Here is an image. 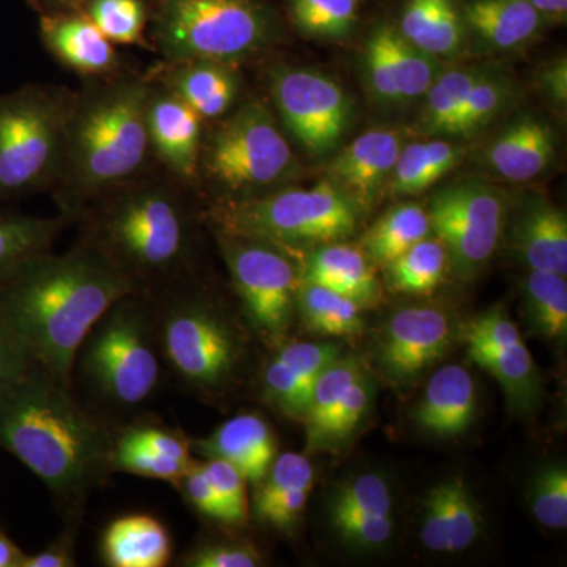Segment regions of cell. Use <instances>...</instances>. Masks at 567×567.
Wrapping results in <instances>:
<instances>
[{"label":"cell","instance_id":"cell-1","mask_svg":"<svg viewBox=\"0 0 567 567\" xmlns=\"http://www.w3.org/2000/svg\"><path fill=\"white\" fill-rule=\"evenodd\" d=\"M115 427L92 412L73 386L33 364L0 395V446L28 466L65 518L112 475Z\"/></svg>","mask_w":567,"mask_h":567},{"label":"cell","instance_id":"cell-2","mask_svg":"<svg viewBox=\"0 0 567 567\" xmlns=\"http://www.w3.org/2000/svg\"><path fill=\"white\" fill-rule=\"evenodd\" d=\"M132 282L95 246L29 257L0 282V316L33 363L73 386L74 357L100 317Z\"/></svg>","mask_w":567,"mask_h":567},{"label":"cell","instance_id":"cell-3","mask_svg":"<svg viewBox=\"0 0 567 567\" xmlns=\"http://www.w3.org/2000/svg\"><path fill=\"white\" fill-rule=\"evenodd\" d=\"M152 87L125 80L91 89L71 103L59 177L65 210L117 188L147 158V104Z\"/></svg>","mask_w":567,"mask_h":567},{"label":"cell","instance_id":"cell-4","mask_svg":"<svg viewBox=\"0 0 567 567\" xmlns=\"http://www.w3.org/2000/svg\"><path fill=\"white\" fill-rule=\"evenodd\" d=\"M87 244L115 265L136 293L156 298L189 262L192 223L173 193L144 186L115 197L96 215Z\"/></svg>","mask_w":567,"mask_h":567},{"label":"cell","instance_id":"cell-5","mask_svg":"<svg viewBox=\"0 0 567 567\" xmlns=\"http://www.w3.org/2000/svg\"><path fill=\"white\" fill-rule=\"evenodd\" d=\"M163 372L153 298L128 293L115 301L85 336L74 357L71 383L92 399V412H130L155 394Z\"/></svg>","mask_w":567,"mask_h":567},{"label":"cell","instance_id":"cell-6","mask_svg":"<svg viewBox=\"0 0 567 567\" xmlns=\"http://www.w3.org/2000/svg\"><path fill=\"white\" fill-rule=\"evenodd\" d=\"M153 301L164 368L193 394L218 399L237 382L244 365L240 328L194 290L174 286Z\"/></svg>","mask_w":567,"mask_h":567},{"label":"cell","instance_id":"cell-7","mask_svg":"<svg viewBox=\"0 0 567 567\" xmlns=\"http://www.w3.org/2000/svg\"><path fill=\"white\" fill-rule=\"evenodd\" d=\"M70 110L69 100L39 85L0 95V203L59 177Z\"/></svg>","mask_w":567,"mask_h":567},{"label":"cell","instance_id":"cell-8","mask_svg":"<svg viewBox=\"0 0 567 567\" xmlns=\"http://www.w3.org/2000/svg\"><path fill=\"white\" fill-rule=\"evenodd\" d=\"M155 35L171 63H229L265 47L271 24L254 0H158Z\"/></svg>","mask_w":567,"mask_h":567},{"label":"cell","instance_id":"cell-9","mask_svg":"<svg viewBox=\"0 0 567 567\" xmlns=\"http://www.w3.org/2000/svg\"><path fill=\"white\" fill-rule=\"evenodd\" d=\"M219 230L262 238L278 246L328 245L357 227V207L334 183L284 189L233 204L216 215Z\"/></svg>","mask_w":567,"mask_h":567},{"label":"cell","instance_id":"cell-10","mask_svg":"<svg viewBox=\"0 0 567 567\" xmlns=\"http://www.w3.org/2000/svg\"><path fill=\"white\" fill-rule=\"evenodd\" d=\"M219 246L245 315L268 342L281 344L292 324L300 286L297 270L278 245L219 230Z\"/></svg>","mask_w":567,"mask_h":567},{"label":"cell","instance_id":"cell-11","mask_svg":"<svg viewBox=\"0 0 567 567\" xmlns=\"http://www.w3.org/2000/svg\"><path fill=\"white\" fill-rule=\"evenodd\" d=\"M204 166L229 192L268 188L292 171L293 153L271 112L251 102L213 136Z\"/></svg>","mask_w":567,"mask_h":567},{"label":"cell","instance_id":"cell-12","mask_svg":"<svg viewBox=\"0 0 567 567\" xmlns=\"http://www.w3.org/2000/svg\"><path fill=\"white\" fill-rule=\"evenodd\" d=\"M425 212L457 275L470 278L494 256L505 226V203L492 186L481 182L450 186L432 197Z\"/></svg>","mask_w":567,"mask_h":567},{"label":"cell","instance_id":"cell-13","mask_svg":"<svg viewBox=\"0 0 567 567\" xmlns=\"http://www.w3.org/2000/svg\"><path fill=\"white\" fill-rule=\"evenodd\" d=\"M271 95L286 128L312 156L333 151L344 136L352 107L344 89L327 74L279 69Z\"/></svg>","mask_w":567,"mask_h":567},{"label":"cell","instance_id":"cell-14","mask_svg":"<svg viewBox=\"0 0 567 567\" xmlns=\"http://www.w3.org/2000/svg\"><path fill=\"white\" fill-rule=\"evenodd\" d=\"M453 334L451 317L442 309L409 306L388 320L380 364L395 382H409L443 357Z\"/></svg>","mask_w":567,"mask_h":567},{"label":"cell","instance_id":"cell-15","mask_svg":"<svg viewBox=\"0 0 567 567\" xmlns=\"http://www.w3.org/2000/svg\"><path fill=\"white\" fill-rule=\"evenodd\" d=\"M328 516L336 533L349 546L365 550L385 546L394 528L390 486L375 473L354 476L336 488Z\"/></svg>","mask_w":567,"mask_h":567},{"label":"cell","instance_id":"cell-16","mask_svg":"<svg viewBox=\"0 0 567 567\" xmlns=\"http://www.w3.org/2000/svg\"><path fill=\"white\" fill-rule=\"evenodd\" d=\"M402 147V136L393 130L361 134L328 166L331 183L352 200L354 207L369 208L393 173Z\"/></svg>","mask_w":567,"mask_h":567},{"label":"cell","instance_id":"cell-17","mask_svg":"<svg viewBox=\"0 0 567 567\" xmlns=\"http://www.w3.org/2000/svg\"><path fill=\"white\" fill-rule=\"evenodd\" d=\"M151 147L167 169L182 178L196 174L200 159L203 118L173 92H151L147 104Z\"/></svg>","mask_w":567,"mask_h":567},{"label":"cell","instance_id":"cell-18","mask_svg":"<svg viewBox=\"0 0 567 567\" xmlns=\"http://www.w3.org/2000/svg\"><path fill=\"white\" fill-rule=\"evenodd\" d=\"M192 450L204 458L229 462L248 483L259 484L276 458V440L262 416L245 413L205 439H192Z\"/></svg>","mask_w":567,"mask_h":567},{"label":"cell","instance_id":"cell-19","mask_svg":"<svg viewBox=\"0 0 567 567\" xmlns=\"http://www.w3.org/2000/svg\"><path fill=\"white\" fill-rule=\"evenodd\" d=\"M315 484V468L305 454L276 456L254 495V516L276 529L292 528L308 503Z\"/></svg>","mask_w":567,"mask_h":567},{"label":"cell","instance_id":"cell-20","mask_svg":"<svg viewBox=\"0 0 567 567\" xmlns=\"http://www.w3.org/2000/svg\"><path fill=\"white\" fill-rule=\"evenodd\" d=\"M476 415L475 380L457 364L439 369L425 386L413 417L424 431L439 436L464 434Z\"/></svg>","mask_w":567,"mask_h":567},{"label":"cell","instance_id":"cell-21","mask_svg":"<svg viewBox=\"0 0 567 567\" xmlns=\"http://www.w3.org/2000/svg\"><path fill=\"white\" fill-rule=\"evenodd\" d=\"M40 31L48 50L78 73L104 74L117 66V52L89 17L50 14L41 18Z\"/></svg>","mask_w":567,"mask_h":567},{"label":"cell","instance_id":"cell-22","mask_svg":"<svg viewBox=\"0 0 567 567\" xmlns=\"http://www.w3.org/2000/svg\"><path fill=\"white\" fill-rule=\"evenodd\" d=\"M555 156L550 125L539 118H520L498 134L487 151L488 166L509 182H528L547 169Z\"/></svg>","mask_w":567,"mask_h":567},{"label":"cell","instance_id":"cell-23","mask_svg":"<svg viewBox=\"0 0 567 567\" xmlns=\"http://www.w3.org/2000/svg\"><path fill=\"white\" fill-rule=\"evenodd\" d=\"M300 279L333 290L363 309L380 298L379 281L368 257L352 246L328 244L317 248L306 259Z\"/></svg>","mask_w":567,"mask_h":567},{"label":"cell","instance_id":"cell-24","mask_svg":"<svg viewBox=\"0 0 567 567\" xmlns=\"http://www.w3.org/2000/svg\"><path fill=\"white\" fill-rule=\"evenodd\" d=\"M173 557L169 533L158 518L133 514L112 522L102 537V558L111 567H164Z\"/></svg>","mask_w":567,"mask_h":567},{"label":"cell","instance_id":"cell-25","mask_svg":"<svg viewBox=\"0 0 567 567\" xmlns=\"http://www.w3.org/2000/svg\"><path fill=\"white\" fill-rule=\"evenodd\" d=\"M513 245L532 270L567 275V218L554 205L536 200L518 216Z\"/></svg>","mask_w":567,"mask_h":567},{"label":"cell","instance_id":"cell-26","mask_svg":"<svg viewBox=\"0 0 567 567\" xmlns=\"http://www.w3.org/2000/svg\"><path fill=\"white\" fill-rule=\"evenodd\" d=\"M461 13L466 29L499 51L524 47L544 22L543 14L529 0H468Z\"/></svg>","mask_w":567,"mask_h":567},{"label":"cell","instance_id":"cell-27","mask_svg":"<svg viewBox=\"0 0 567 567\" xmlns=\"http://www.w3.org/2000/svg\"><path fill=\"white\" fill-rule=\"evenodd\" d=\"M164 82L203 121L221 117L238 96V76L224 62H175Z\"/></svg>","mask_w":567,"mask_h":567},{"label":"cell","instance_id":"cell-28","mask_svg":"<svg viewBox=\"0 0 567 567\" xmlns=\"http://www.w3.org/2000/svg\"><path fill=\"white\" fill-rule=\"evenodd\" d=\"M399 33L434 58H453L466 39V25L454 0H409Z\"/></svg>","mask_w":567,"mask_h":567},{"label":"cell","instance_id":"cell-29","mask_svg":"<svg viewBox=\"0 0 567 567\" xmlns=\"http://www.w3.org/2000/svg\"><path fill=\"white\" fill-rule=\"evenodd\" d=\"M464 158V148L434 140L404 145L399 153L388 185L398 196H413L435 185Z\"/></svg>","mask_w":567,"mask_h":567},{"label":"cell","instance_id":"cell-30","mask_svg":"<svg viewBox=\"0 0 567 567\" xmlns=\"http://www.w3.org/2000/svg\"><path fill=\"white\" fill-rule=\"evenodd\" d=\"M466 347L470 358L498 380L511 405L532 402L537 388L536 365L524 341L509 346L466 342Z\"/></svg>","mask_w":567,"mask_h":567},{"label":"cell","instance_id":"cell-31","mask_svg":"<svg viewBox=\"0 0 567 567\" xmlns=\"http://www.w3.org/2000/svg\"><path fill=\"white\" fill-rule=\"evenodd\" d=\"M297 308L305 327L315 333L333 338H353L363 333V308L333 290L300 279Z\"/></svg>","mask_w":567,"mask_h":567},{"label":"cell","instance_id":"cell-32","mask_svg":"<svg viewBox=\"0 0 567 567\" xmlns=\"http://www.w3.org/2000/svg\"><path fill=\"white\" fill-rule=\"evenodd\" d=\"M431 233L427 212L416 204L391 208L365 234L363 246L369 260L390 265Z\"/></svg>","mask_w":567,"mask_h":567},{"label":"cell","instance_id":"cell-33","mask_svg":"<svg viewBox=\"0 0 567 567\" xmlns=\"http://www.w3.org/2000/svg\"><path fill=\"white\" fill-rule=\"evenodd\" d=\"M65 218H35L0 212V282L35 254L50 251Z\"/></svg>","mask_w":567,"mask_h":567},{"label":"cell","instance_id":"cell-34","mask_svg":"<svg viewBox=\"0 0 567 567\" xmlns=\"http://www.w3.org/2000/svg\"><path fill=\"white\" fill-rule=\"evenodd\" d=\"M385 40L398 103L421 99L442 73L439 59L406 41L398 29L380 25Z\"/></svg>","mask_w":567,"mask_h":567},{"label":"cell","instance_id":"cell-35","mask_svg":"<svg viewBox=\"0 0 567 567\" xmlns=\"http://www.w3.org/2000/svg\"><path fill=\"white\" fill-rule=\"evenodd\" d=\"M483 73L473 66L442 71L424 95V110L417 122L420 132L427 136H451L466 96Z\"/></svg>","mask_w":567,"mask_h":567},{"label":"cell","instance_id":"cell-36","mask_svg":"<svg viewBox=\"0 0 567 567\" xmlns=\"http://www.w3.org/2000/svg\"><path fill=\"white\" fill-rule=\"evenodd\" d=\"M364 375L363 365L358 358H339L330 368L324 369L312 388L311 401L303 417L306 425V446L308 451L319 450L320 435L324 424L333 415L336 405L349 386Z\"/></svg>","mask_w":567,"mask_h":567},{"label":"cell","instance_id":"cell-37","mask_svg":"<svg viewBox=\"0 0 567 567\" xmlns=\"http://www.w3.org/2000/svg\"><path fill=\"white\" fill-rule=\"evenodd\" d=\"M525 305L529 322L550 341H565L567 336L566 276L532 270L525 282Z\"/></svg>","mask_w":567,"mask_h":567},{"label":"cell","instance_id":"cell-38","mask_svg":"<svg viewBox=\"0 0 567 567\" xmlns=\"http://www.w3.org/2000/svg\"><path fill=\"white\" fill-rule=\"evenodd\" d=\"M450 257L445 246L436 238L417 241L409 251L399 256L390 265V281L399 292L423 295L431 293L443 281Z\"/></svg>","mask_w":567,"mask_h":567},{"label":"cell","instance_id":"cell-39","mask_svg":"<svg viewBox=\"0 0 567 567\" xmlns=\"http://www.w3.org/2000/svg\"><path fill=\"white\" fill-rule=\"evenodd\" d=\"M513 95L509 80L484 71L475 82L454 122L451 136H472L494 121Z\"/></svg>","mask_w":567,"mask_h":567},{"label":"cell","instance_id":"cell-40","mask_svg":"<svg viewBox=\"0 0 567 567\" xmlns=\"http://www.w3.org/2000/svg\"><path fill=\"white\" fill-rule=\"evenodd\" d=\"M295 25L317 39H342L352 32L358 0H290Z\"/></svg>","mask_w":567,"mask_h":567},{"label":"cell","instance_id":"cell-41","mask_svg":"<svg viewBox=\"0 0 567 567\" xmlns=\"http://www.w3.org/2000/svg\"><path fill=\"white\" fill-rule=\"evenodd\" d=\"M89 18L111 43H140L144 32L145 13L141 0H91Z\"/></svg>","mask_w":567,"mask_h":567},{"label":"cell","instance_id":"cell-42","mask_svg":"<svg viewBox=\"0 0 567 567\" xmlns=\"http://www.w3.org/2000/svg\"><path fill=\"white\" fill-rule=\"evenodd\" d=\"M193 464L194 461L183 462L159 456V454L152 453L144 447L130 445L114 436L111 457L112 473H128V475L167 481L177 487Z\"/></svg>","mask_w":567,"mask_h":567},{"label":"cell","instance_id":"cell-43","mask_svg":"<svg viewBox=\"0 0 567 567\" xmlns=\"http://www.w3.org/2000/svg\"><path fill=\"white\" fill-rule=\"evenodd\" d=\"M264 399L282 415L303 420L312 386L279 358L268 361L262 372Z\"/></svg>","mask_w":567,"mask_h":567},{"label":"cell","instance_id":"cell-44","mask_svg":"<svg viewBox=\"0 0 567 567\" xmlns=\"http://www.w3.org/2000/svg\"><path fill=\"white\" fill-rule=\"evenodd\" d=\"M447 483V535L450 554L465 550L476 543L481 533V514L464 477L453 476Z\"/></svg>","mask_w":567,"mask_h":567},{"label":"cell","instance_id":"cell-45","mask_svg":"<svg viewBox=\"0 0 567 567\" xmlns=\"http://www.w3.org/2000/svg\"><path fill=\"white\" fill-rule=\"evenodd\" d=\"M529 506L543 527H567V472L563 465L548 466L533 483Z\"/></svg>","mask_w":567,"mask_h":567},{"label":"cell","instance_id":"cell-46","mask_svg":"<svg viewBox=\"0 0 567 567\" xmlns=\"http://www.w3.org/2000/svg\"><path fill=\"white\" fill-rule=\"evenodd\" d=\"M262 557L254 544L244 539L197 540L182 557V566L188 567H256Z\"/></svg>","mask_w":567,"mask_h":567},{"label":"cell","instance_id":"cell-47","mask_svg":"<svg viewBox=\"0 0 567 567\" xmlns=\"http://www.w3.org/2000/svg\"><path fill=\"white\" fill-rule=\"evenodd\" d=\"M226 514V525H245L249 516L245 476L223 458H205L200 462Z\"/></svg>","mask_w":567,"mask_h":567},{"label":"cell","instance_id":"cell-48","mask_svg":"<svg viewBox=\"0 0 567 567\" xmlns=\"http://www.w3.org/2000/svg\"><path fill=\"white\" fill-rule=\"evenodd\" d=\"M115 436L130 445L144 447L152 453L175 458V461L192 462V439L178 429H171L159 423L128 424L115 427Z\"/></svg>","mask_w":567,"mask_h":567},{"label":"cell","instance_id":"cell-49","mask_svg":"<svg viewBox=\"0 0 567 567\" xmlns=\"http://www.w3.org/2000/svg\"><path fill=\"white\" fill-rule=\"evenodd\" d=\"M369 404H371V383L363 375L349 386L336 405L333 415L324 424L320 435L319 450L344 442L347 436L352 435L354 429L363 421Z\"/></svg>","mask_w":567,"mask_h":567},{"label":"cell","instance_id":"cell-50","mask_svg":"<svg viewBox=\"0 0 567 567\" xmlns=\"http://www.w3.org/2000/svg\"><path fill=\"white\" fill-rule=\"evenodd\" d=\"M275 357L315 388L319 375L342 354L339 346L331 342H290L281 346Z\"/></svg>","mask_w":567,"mask_h":567},{"label":"cell","instance_id":"cell-51","mask_svg":"<svg viewBox=\"0 0 567 567\" xmlns=\"http://www.w3.org/2000/svg\"><path fill=\"white\" fill-rule=\"evenodd\" d=\"M364 76L369 91L382 103H398L390 58L383 40L382 29L377 28L365 43Z\"/></svg>","mask_w":567,"mask_h":567},{"label":"cell","instance_id":"cell-52","mask_svg":"<svg viewBox=\"0 0 567 567\" xmlns=\"http://www.w3.org/2000/svg\"><path fill=\"white\" fill-rule=\"evenodd\" d=\"M420 537L429 550L450 554L447 535V483L439 484L425 496Z\"/></svg>","mask_w":567,"mask_h":567},{"label":"cell","instance_id":"cell-53","mask_svg":"<svg viewBox=\"0 0 567 567\" xmlns=\"http://www.w3.org/2000/svg\"><path fill=\"white\" fill-rule=\"evenodd\" d=\"M177 487L197 513L226 525V514H224L221 502H219L210 481L205 476L199 461H194L192 468L182 477Z\"/></svg>","mask_w":567,"mask_h":567},{"label":"cell","instance_id":"cell-54","mask_svg":"<svg viewBox=\"0 0 567 567\" xmlns=\"http://www.w3.org/2000/svg\"><path fill=\"white\" fill-rule=\"evenodd\" d=\"M33 364L28 350L0 316V395L28 374Z\"/></svg>","mask_w":567,"mask_h":567},{"label":"cell","instance_id":"cell-55","mask_svg":"<svg viewBox=\"0 0 567 567\" xmlns=\"http://www.w3.org/2000/svg\"><path fill=\"white\" fill-rule=\"evenodd\" d=\"M81 518H65V527L58 539L35 555H25L21 567H73L78 566L74 558Z\"/></svg>","mask_w":567,"mask_h":567},{"label":"cell","instance_id":"cell-56","mask_svg":"<svg viewBox=\"0 0 567 567\" xmlns=\"http://www.w3.org/2000/svg\"><path fill=\"white\" fill-rule=\"evenodd\" d=\"M544 89L550 99H554L558 104H566L567 102V63L566 59L551 63L550 66L543 73Z\"/></svg>","mask_w":567,"mask_h":567},{"label":"cell","instance_id":"cell-57","mask_svg":"<svg viewBox=\"0 0 567 567\" xmlns=\"http://www.w3.org/2000/svg\"><path fill=\"white\" fill-rule=\"evenodd\" d=\"M25 555L28 554L0 529V567H21Z\"/></svg>","mask_w":567,"mask_h":567},{"label":"cell","instance_id":"cell-58","mask_svg":"<svg viewBox=\"0 0 567 567\" xmlns=\"http://www.w3.org/2000/svg\"><path fill=\"white\" fill-rule=\"evenodd\" d=\"M543 17H566L567 0H529Z\"/></svg>","mask_w":567,"mask_h":567},{"label":"cell","instance_id":"cell-59","mask_svg":"<svg viewBox=\"0 0 567 567\" xmlns=\"http://www.w3.org/2000/svg\"><path fill=\"white\" fill-rule=\"evenodd\" d=\"M50 2L54 3V6L62 7V9H76V7H80L85 0H50Z\"/></svg>","mask_w":567,"mask_h":567}]
</instances>
